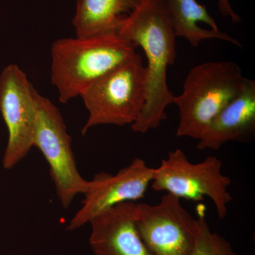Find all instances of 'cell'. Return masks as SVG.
Instances as JSON below:
<instances>
[{
  "instance_id": "obj_1",
  "label": "cell",
  "mask_w": 255,
  "mask_h": 255,
  "mask_svg": "<svg viewBox=\"0 0 255 255\" xmlns=\"http://www.w3.org/2000/svg\"><path fill=\"white\" fill-rule=\"evenodd\" d=\"M147 58L146 101L141 113L131 125L132 131L146 133L167 118L166 109L175 96L167 82V68L176 58V33L167 0H140L121 21L117 31Z\"/></svg>"
},
{
  "instance_id": "obj_5",
  "label": "cell",
  "mask_w": 255,
  "mask_h": 255,
  "mask_svg": "<svg viewBox=\"0 0 255 255\" xmlns=\"http://www.w3.org/2000/svg\"><path fill=\"white\" fill-rule=\"evenodd\" d=\"M222 165L221 159L214 156L193 163L177 148L169 152L155 168L151 187L155 191H166L179 199L194 202L209 198L214 204L218 217L224 219L233 196L228 191L231 178L223 174Z\"/></svg>"
},
{
  "instance_id": "obj_12",
  "label": "cell",
  "mask_w": 255,
  "mask_h": 255,
  "mask_svg": "<svg viewBox=\"0 0 255 255\" xmlns=\"http://www.w3.org/2000/svg\"><path fill=\"white\" fill-rule=\"evenodd\" d=\"M167 6L176 36L185 38L191 46L215 38L242 47L236 38L220 31L206 6L196 0H167Z\"/></svg>"
},
{
  "instance_id": "obj_9",
  "label": "cell",
  "mask_w": 255,
  "mask_h": 255,
  "mask_svg": "<svg viewBox=\"0 0 255 255\" xmlns=\"http://www.w3.org/2000/svg\"><path fill=\"white\" fill-rule=\"evenodd\" d=\"M154 172L155 168L147 166L143 159L135 158L116 174H96L89 181L82 207L70 220L67 231H76L90 223L97 215L118 204L143 199Z\"/></svg>"
},
{
  "instance_id": "obj_11",
  "label": "cell",
  "mask_w": 255,
  "mask_h": 255,
  "mask_svg": "<svg viewBox=\"0 0 255 255\" xmlns=\"http://www.w3.org/2000/svg\"><path fill=\"white\" fill-rule=\"evenodd\" d=\"M255 132V81L247 78L243 90L209 124L198 149L219 150L231 141L246 142Z\"/></svg>"
},
{
  "instance_id": "obj_14",
  "label": "cell",
  "mask_w": 255,
  "mask_h": 255,
  "mask_svg": "<svg viewBox=\"0 0 255 255\" xmlns=\"http://www.w3.org/2000/svg\"><path fill=\"white\" fill-rule=\"evenodd\" d=\"M190 255H238L231 243L210 229L204 214L196 219L195 243Z\"/></svg>"
},
{
  "instance_id": "obj_2",
  "label": "cell",
  "mask_w": 255,
  "mask_h": 255,
  "mask_svg": "<svg viewBox=\"0 0 255 255\" xmlns=\"http://www.w3.org/2000/svg\"><path fill=\"white\" fill-rule=\"evenodd\" d=\"M135 47L117 32L56 40L50 48V80L61 103L80 97L95 82L133 58Z\"/></svg>"
},
{
  "instance_id": "obj_3",
  "label": "cell",
  "mask_w": 255,
  "mask_h": 255,
  "mask_svg": "<svg viewBox=\"0 0 255 255\" xmlns=\"http://www.w3.org/2000/svg\"><path fill=\"white\" fill-rule=\"evenodd\" d=\"M247 78L233 61L206 62L188 73L174 104L179 112L177 137L199 140L216 117L242 91Z\"/></svg>"
},
{
  "instance_id": "obj_10",
  "label": "cell",
  "mask_w": 255,
  "mask_h": 255,
  "mask_svg": "<svg viewBox=\"0 0 255 255\" xmlns=\"http://www.w3.org/2000/svg\"><path fill=\"white\" fill-rule=\"evenodd\" d=\"M135 209V203H123L91 220L93 255H152L137 233Z\"/></svg>"
},
{
  "instance_id": "obj_13",
  "label": "cell",
  "mask_w": 255,
  "mask_h": 255,
  "mask_svg": "<svg viewBox=\"0 0 255 255\" xmlns=\"http://www.w3.org/2000/svg\"><path fill=\"white\" fill-rule=\"evenodd\" d=\"M140 0H78L73 25L76 36L117 32L121 21Z\"/></svg>"
},
{
  "instance_id": "obj_15",
  "label": "cell",
  "mask_w": 255,
  "mask_h": 255,
  "mask_svg": "<svg viewBox=\"0 0 255 255\" xmlns=\"http://www.w3.org/2000/svg\"><path fill=\"white\" fill-rule=\"evenodd\" d=\"M220 12L223 16L231 18L233 23H241V16L231 6L229 0H216Z\"/></svg>"
},
{
  "instance_id": "obj_7",
  "label": "cell",
  "mask_w": 255,
  "mask_h": 255,
  "mask_svg": "<svg viewBox=\"0 0 255 255\" xmlns=\"http://www.w3.org/2000/svg\"><path fill=\"white\" fill-rule=\"evenodd\" d=\"M26 73L10 64L0 74V113L8 130L3 167L14 168L33 147L36 122V95Z\"/></svg>"
},
{
  "instance_id": "obj_8",
  "label": "cell",
  "mask_w": 255,
  "mask_h": 255,
  "mask_svg": "<svg viewBox=\"0 0 255 255\" xmlns=\"http://www.w3.org/2000/svg\"><path fill=\"white\" fill-rule=\"evenodd\" d=\"M135 226L152 255H190L192 252L196 219L172 194H164L155 205L136 204Z\"/></svg>"
},
{
  "instance_id": "obj_6",
  "label": "cell",
  "mask_w": 255,
  "mask_h": 255,
  "mask_svg": "<svg viewBox=\"0 0 255 255\" xmlns=\"http://www.w3.org/2000/svg\"><path fill=\"white\" fill-rule=\"evenodd\" d=\"M33 147L41 151L48 162L58 199L63 208L68 209L77 196L86 192L89 181L79 172L71 137L59 110L38 92Z\"/></svg>"
},
{
  "instance_id": "obj_4",
  "label": "cell",
  "mask_w": 255,
  "mask_h": 255,
  "mask_svg": "<svg viewBox=\"0 0 255 255\" xmlns=\"http://www.w3.org/2000/svg\"><path fill=\"white\" fill-rule=\"evenodd\" d=\"M146 85L147 70L138 54L95 82L80 96L89 112L82 135L97 126L132 125L145 105Z\"/></svg>"
}]
</instances>
